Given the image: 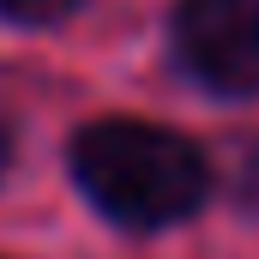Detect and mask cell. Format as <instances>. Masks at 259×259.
Wrapping results in <instances>:
<instances>
[{"instance_id": "4", "label": "cell", "mask_w": 259, "mask_h": 259, "mask_svg": "<svg viewBox=\"0 0 259 259\" xmlns=\"http://www.w3.org/2000/svg\"><path fill=\"white\" fill-rule=\"evenodd\" d=\"M6 169H12V127L0 121V181H6Z\"/></svg>"}, {"instance_id": "2", "label": "cell", "mask_w": 259, "mask_h": 259, "mask_svg": "<svg viewBox=\"0 0 259 259\" xmlns=\"http://www.w3.org/2000/svg\"><path fill=\"white\" fill-rule=\"evenodd\" d=\"M169 49L217 97H259V0H175Z\"/></svg>"}, {"instance_id": "1", "label": "cell", "mask_w": 259, "mask_h": 259, "mask_svg": "<svg viewBox=\"0 0 259 259\" xmlns=\"http://www.w3.org/2000/svg\"><path fill=\"white\" fill-rule=\"evenodd\" d=\"M66 169L78 199L133 235H157L187 223L211 199V163L187 133L139 121V115H103L72 133Z\"/></svg>"}, {"instance_id": "3", "label": "cell", "mask_w": 259, "mask_h": 259, "mask_svg": "<svg viewBox=\"0 0 259 259\" xmlns=\"http://www.w3.org/2000/svg\"><path fill=\"white\" fill-rule=\"evenodd\" d=\"M84 0H0V18L18 24V30H55L78 12Z\"/></svg>"}]
</instances>
